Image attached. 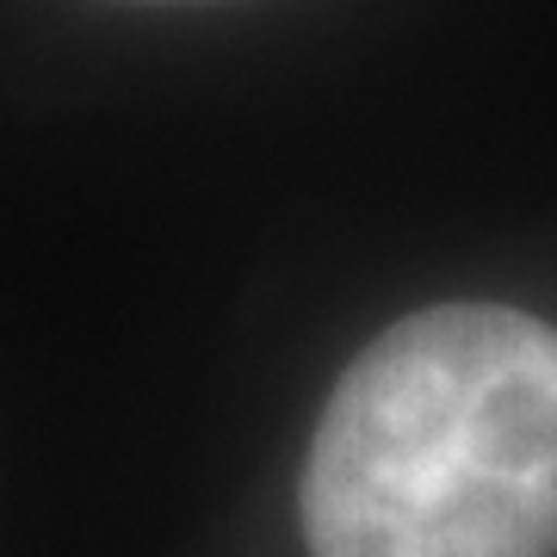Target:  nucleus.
<instances>
[{
  "label": "nucleus",
  "mask_w": 557,
  "mask_h": 557,
  "mask_svg": "<svg viewBox=\"0 0 557 557\" xmlns=\"http://www.w3.org/2000/svg\"><path fill=\"white\" fill-rule=\"evenodd\" d=\"M317 557H552L557 329L440 304L354 359L304 471Z\"/></svg>",
  "instance_id": "1"
}]
</instances>
